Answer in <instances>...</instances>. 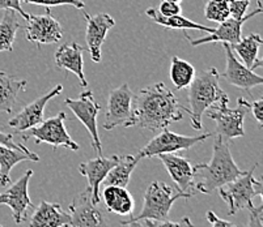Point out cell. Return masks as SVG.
Listing matches in <instances>:
<instances>
[{
  "instance_id": "6da1fadb",
  "label": "cell",
  "mask_w": 263,
  "mask_h": 227,
  "mask_svg": "<svg viewBox=\"0 0 263 227\" xmlns=\"http://www.w3.org/2000/svg\"><path fill=\"white\" fill-rule=\"evenodd\" d=\"M182 119L181 104L164 82H156L134 95V124L160 132Z\"/></svg>"
},
{
  "instance_id": "7a4b0ae2",
  "label": "cell",
  "mask_w": 263,
  "mask_h": 227,
  "mask_svg": "<svg viewBox=\"0 0 263 227\" xmlns=\"http://www.w3.org/2000/svg\"><path fill=\"white\" fill-rule=\"evenodd\" d=\"M193 190L210 195L224 184L237 179L245 171L236 164L231 153V142L215 136L214 152L209 163L193 167Z\"/></svg>"
},
{
  "instance_id": "3957f363",
  "label": "cell",
  "mask_w": 263,
  "mask_h": 227,
  "mask_svg": "<svg viewBox=\"0 0 263 227\" xmlns=\"http://www.w3.org/2000/svg\"><path fill=\"white\" fill-rule=\"evenodd\" d=\"M220 73L216 68H209L200 75H195L194 80L189 85V105L186 109L181 105V109L189 112L191 126L195 131H202V118L205 110L220 102L229 101L228 95L220 88Z\"/></svg>"
},
{
  "instance_id": "277c9868",
  "label": "cell",
  "mask_w": 263,
  "mask_h": 227,
  "mask_svg": "<svg viewBox=\"0 0 263 227\" xmlns=\"http://www.w3.org/2000/svg\"><path fill=\"white\" fill-rule=\"evenodd\" d=\"M193 192H181L174 190L164 181H154L148 185L144 193V204L139 214H131L127 221H121L122 223L134 221H144V219H154L161 221L166 219L169 216L172 207L178 198H190Z\"/></svg>"
},
{
  "instance_id": "5b68a950",
  "label": "cell",
  "mask_w": 263,
  "mask_h": 227,
  "mask_svg": "<svg viewBox=\"0 0 263 227\" xmlns=\"http://www.w3.org/2000/svg\"><path fill=\"white\" fill-rule=\"evenodd\" d=\"M229 101L220 102L205 110V115L216 123L214 136L231 142L233 138L243 137V120L249 112V102L245 98H238L236 109H229Z\"/></svg>"
},
{
  "instance_id": "8992f818",
  "label": "cell",
  "mask_w": 263,
  "mask_h": 227,
  "mask_svg": "<svg viewBox=\"0 0 263 227\" xmlns=\"http://www.w3.org/2000/svg\"><path fill=\"white\" fill-rule=\"evenodd\" d=\"M255 169H257V164L253 166V169L245 171L237 179L224 184L223 187L217 188L219 196L229 207V216H234L238 210L245 209L249 205H252L253 198L255 196H262V181L254 178Z\"/></svg>"
},
{
  "instance_id": "52a82bcc",
  "label": "cell",
  "mask_w": 263,
  "mask_h": 227,
  "mask_svg": "<svg viewBox=\"0 0 263 227\" xmlns=\"http://www.w3.org/2000/svg\"><path fill=\"white\" fill-rule=\"evenodd\" d=\"M214 132H207L198 136H183L174 133L169 130H162L149 140L138 153V157L142 158H154L164 153H177L179 150H187L197 144L204 142L207 138L212 137Z\"/></svg>"
},
{
  "instance_id": "ba28073f",
  "label": "cell",
  "mask_w": 263,
  "mask_h": 227,
  "mask_svg": "<svg viewBox=\"0 0 263 227\" xmlns=\"http://www.w3.org/2000/svg\"><path fill=\"white\" fill-rule=\"evenodd\" d=\"M134 124V93L128 84H123L109 93L104 130L111 131L116 127H133Z\"/></svg>"
},
{
  "instance_id": "9c48e42d",
  "label": "cell",
  "mask_w": 263,
  "mask_h": 227,
  "mask_svg": "<svg viewBox=\"0 0 263 227\" xmlns=\"http://www.w3.org/2000/svg\"><path fill=\"white\" fill-rule=\"evenodd\" d=\"M66 119L67 115L64 112H59L58 115L45 119L38 126L28 130L29 133L24 135L23 140L34 138L35 144H41V142L50 144L54 148V150L58 149L59 147H64L67 149L76 152L80 147H79V144H76L67 132L66 126H64Z\"/></svg>"
},
{
  "instance_id": "30bf717a",
  "label": "cell",
  "mask_w": 263,
  "mask_h": 227,
  "mask_svg": "<svg viewBox=\"0 0 263 227\" xmlns=\"http://www.w3.org/2000/svg\"><path fill=\"white\" fill-rule=\"evenodd\" d=\"M64 104L68 106V109H71L76 118L87 128L92 137L93 150L96 152L97 157H101L102 144L100 140L99 130H97V115H99L101 107L96 102L93 93L90 90H84L83 93H80L78 99L66 98Z\"/></svg>"
},
{
  "instance_id": "8fae6325",
  "label": "cell",
  "mask_w": 263,
  "mask_h": 227,
  "mask_svg": "<svg viewBox=\"0 0 263 227\" xmlns=\"http://www.w3.org/2000/svg\"><path fill=\"white\" fill-rule=\"evenodd\" d=\"M68 209L70 227H107V217L99 204L93 202L90 187L76 195Z\"/></svg>"
},
{
  "instance_id": "7c38bea8",
  "label": "cell",
  "mask_w": 263,
  "mask_h": 227,
  "mask_svg": "<svg viewBox=\"0 0 263 227\" xmlns=\"http://www.w3.org/2000/svg\"><path fill=\"white\" fill-rule=\"evenodd\" d=\"M33 176L32 170H26L23 176L17 181L12 184L6 192L0 193V205H7L11 208L12 216L17 224L23 223L28 219V212L34 209L28 192L30 178Z\"/></svg>"
},
{
  "instance_id": "4fadbf2b",
  "label": "cell",
  "mask_w": 263,
  "mask_h": 227,
  "mask_svg": "<svg viewBox=\"0 0 263 227\" xmlns=\"http://www.w3.org/2000/svg\"><path fill=\"white\" fill-rule=\"evenodd\" d=\"M24 30L26 39L38 46L58 44L63 38V29L59 21L50 15V8L46 9L45 15H29Z\"/></svg>"
},
{
  "instance_id": "5bb4252c",
  "label": "cell",
  "mask_w": 263,
  "mask_h": 227,
  "mask_svg": "<svg viewBox=\"0 0 263 227\" xmlns=\"http://www.w3.org/2000/svg\"><path fill=\"white\" fill-rule=\"evenodd\" d=\"M262 13V3L260 0H258L257 3V9L249 13V15H245L240 20H236L233 17H228L227 20H224L223 23H220L219 28L217 29H214V32L209 33L204 37L199 38V39H191V38L187 37L185 32H183V35H185L186 39L190 42L191 46H200V45L210 44V42H223V44L228 45H234L237 44L238 40L241 39V32H242V26L249 18L254 17V16Z\"/></svg>"
},
{
  "instance_id": "9a60e30c",
  "label": "cell",
  "mask_w": 263,
  "mask_h": 227,
  "mask_svg": "<svg viewBox=\"0 0 263 227\" xmlns=\"http://www.w3.org/2000/svg\"><path fill=\"white\" fill-rule=\"evenodd\" d=\"M63 90L62 85H57L54 89L50 90L47 94L42 95V97L37 98L35 101L30 102L29 105H26L18 111L11 120L8 121L9 128L13 130L15 133H23L25 131L30 130L33 127L38 126L41 121L44 120V112L45 107L51 101L52 98L58 97Z\"/></svg>"
},
{
  "instance_id": "2e32d148",
  "label": "cell",
  "mask_w": 263,
  "mask_h": 227,
  "mask_svg": "<svg viewBox=\"0 0 263 227\" xmlns=\"http://www.w3.org/2000/svg\"><path fill=\"white\" fill-rule=\"evenodd\" d=\"M224 51H226L227 56V67L220 77H223L224 80L228 81L231 85L238 88V89H243L246 92H250L252 88L259 87L263 84V77L259 75L254 73V71L249 69L243 63H241L236 56H234L233 51H232L231 46L228 44H223Z\"/></svg>"
},
{
  "instance_id": "e0dca14e",
  "label": "cell",
  "mask_w": 263,
  "mask_h": 227,
  "mask_svg": "<svg viewBox=\"0 0 263 227\" xmlns=\"http://www.w3.org/2000/svg\"><path fill=\"white\" fill-rule=\"evenodd\" d=\"M87 21V30H85V42H87L88 51L90 52V58L95 63L101 61V49L105 42L109 30L116 25V20L107 13H99L90 16L84 13Z\"/></svg>"
},
{
  "instance_id": "ac0fdd59",
  "label": "cell",
  "mask_w": 263,
  "mask_h": 227,
  "mask_svg": "<svg viewBox=\"0 0 263 227\" xmlns=\"http://www.w3.org/2000/svg\"><path fill=\"white\" fill-rule=\"evenodd\" d=\"M118 155H110V157H97L95 159L85 161L79 166V171L88 180V187L92 190V198L95 204L100 202V185L106 178L109 171L116 166L118 162Z\"/></svg>"
},
{
  "instance_id": "d6986e66",
  "label": "cell",
  "mask_w": 263,
  "mask_h": 227,
  "mask_svg": "<svg viewBox=\"0 0 263 227\" xmlns=\"http://www.w3.org/2000/svg\"><path fill=\"white\" fill-rule=\"evenodd\" d=\"M83 52H84V47L75 42L62 45L55 54V64L59 69H66L72 72L78 77L81 88H87L88 81L84 75Z\"/></svg>"
},
{
  "instance_id": "ffe728a7",
  "label": "cell",
  "mask_w": 263,
  "mask_h": 227,
  "mask_svg": "<svg viewBox=\"0 0 263 227\" xmlns=\"http://www.w3.org/2000/svg\"><path fill=\"white\" fill-rule=\"evenodd\" d=\"M165 166L172 180L176 183L177 190L181 192H189L193 188V166L182 155L176 153H164L157 155ZM194 193V192H193Z\"/></svg>"
},
{
  "instance_id": "44dd1931",
  "label": "cell",
  "mask_w": 263,
  "mask_h": 227,
  "mask_svg": "<svg viewBox=\"0 0 263 227\" xmlns=\"http://www.w3.org/2000/svg\"><path fill=\"white\" fill-rule=\"evenodd\" d=\"M71 217L59 204L42 201L33 212L29 227H70Z\"/></svg>"
},
{
  "instance_id": "7402d4cb",
  "label": "cell",
  "mask_w": 263,
  "mask_h": 227,
  "mask_svg": "<svg viewBox=\"0 0 263 227\" xmlns=\"http://www.w3.org/2000/svg\"><path fill=\"white\" fill-rule=\"evenodd\" d=\"M105 207L109 212L119 216H131L135 208V201L127 188L118 185H105L102 192Z\"/></svg>"
},
{
  "instance_id": "603a6c76",
  "label": "cell",
  "mask_w": 263,
  "mask_h": 227,
  "mask_svg": "<svg viewBox=\"0 0 263 227\" xmlns=\"http://www.w3.org/2000/svg\"><path fill=\"white\" fill-rule=\"evenodd\" d=\"M229 46L249 69L254 71L255 68H260L263 66V61L258 58L259 47L262 46V38L257 33L249 34L245 38L241 37L237 44L229 45Z\"/></svg>"
},
{
  "instance_id": "cb8c5ba5",
  "label": "cell",
  "mask_w": 263,
  "mask_h": 227,
  "mask_svg": "<svg viewBox=\"0 0 263 227\" xmlns=\"http://www.w3.org/2000/svg\"><path fill=\"white\" fill-rule=\"evenodd\" d=\"M25 80H17L13 76L0 71V111L11 114L17 104V95L26 87Z\"/></svg>"
},
{
  "instance_id": "d4e9b609",
  "label": "cell",
  "mask_w": 263,
  "mask_h": 227,
  "mask_svg": "<svg viewBox=\"0 0 263 227\" xmlns=\"http://www.w3.org/2000/svg\"><path fill=\"white\" fill-rule=\"evenodd\" d=\"M139 161L140 158L138 157V154L122 155L118 158L116 166L110 170L102 183H105V185H118V187L127 188L131 174H133Z\"/></svg>"
},
{
  "instance_id": "484cf974",
  "label": "cell",
  "mask_w": 263,
  "mask_h": 227,
  "mask_svg": "<svg viewBox=\"0 0 263 227\" xmlns=\"http://www.w3.org/2000/svg\"><path fill=\"white\" fill-rule=\"evenodd\" d=\"M145 15L151 18V20L156 23L157 25L168 28V29H178V30H186V29H193V30H200V32L209 33L214 32V28L210 26H204L202 24L194 23V21L189 20V18L183 17V16H171V17H165V16L160 15L157 8H148L145 11Z\"/></svg>"
},
{
  "instance_id": "4316f807",
  "label": "cell",
  "mask_w": 263,
  "mask_h": 227,
  "mask_svg": "<svg viewBox=\"0 0 263 227\" xmlns=\"http://www.w3.org/2000/svg\"><path fill=\"white\" fill-rule=\"evenodd\" d=\"M24 161L37 162L32 155L0 144V185L2 187H7L11 183V176H9L11 170Z\"/></svg>"
},
{
  "instance_id": "83f0119b",
  "label": "cell",
  "mask_w": 263,
  "mask_h": 227,
  "mask_svg": "<svg viewBox=\"0 0 263 227\" xmlns=\"http://www.w3.org/2000/svg\"><path fill=\"white\" fill-rule=\"evenodd\" d=\"M20 26L16 12L6 9L3 17L0 20V52L13 50L16 34Z\"/></svg>"
},
{
  "instance_id": "f1b7e54d",
  "label": "cell",
  "mask_w": 263,
  "mask_h": 227,
  "mask_svg": "<svg viewBox=\"0 0 263 227\" xmlns=\"http://www.w3.org/2000/svg\"><path fill=\"white\" fill-rule=\"evenodd\" d=\"M169 76H171L174 88L178 90H183L190 85L191 81L195 77V68L189 61L183 60L178 56H173L171 61Z\"/></svg>"
},
{
  "instance_id": "f546056e",
  "label": "cell",
  "mask_w": 263,
  "mask_h": 227,
  "mask_svg": "<svg viewBox=\"0 0 263 227\" xmlns=\"http://www.w3.org/2000/svg\"><path fill=\"white\" fill-rule=\"evenodd\" d=\"M204 17L212 23H223L228 17L229 8L227 0H209V3L204 7Z\"/></svg>"
},
{
  "instance_id": "4dcf8cb0",
  "label": "cell",
  "mask_w": 263,
  "mask_h": 227,
  "mask_svg": "<svg viewBox=\"0 0 263 227\" xmlns=\"http://www.w3.org/2000/svg\"><path fill=\"white\" fill-rule=\"evenodd\" d=\"M34 4V6H44L46 8L58 6H71L78 9H83L85 7L84 2L81 0H21V4Z\"/></svg>"
},
{
  "instance_id": "1f68e13d",
  "label": "cell",
  "mask_w": 263,
  "mask_h": 227,
  "mask_svg": "<svg viewBox=\"0 0 263 227\" xmlns=\"http://www.w3.org/2000/svg\"><path fill=\"white\" fill-rule=\"evenodd\" d=\"M145 227H194V223L189 217H183L179 221L172 222L166 221V219H161V221H154V219H144Z\"/></svg>"
},
{
  "instance_id": "d6a6232c",
  "label": "cell",
  "mask_w": 263,
  "mask_h": 227,
  "mask_svg": "<svg viewBox=\"0 0 263 227\" xmlns=\"http://www.w3.org/2000/svg\"><path fill=\"white\" fill-rule=\"evenodd\" d=\"M227 2H228L229 15L236 20H240L246 15L250 4V0H227Z\"/></svg>"
},
{
  "instance_id": "836d02e7",
  "label": "cell",
  "mask_w": 263,
  "mask_h": 227,
  "mask_svg": "<svg viewBox=\"0 0 263 227\" xmlns=\"http://www.w3.org/2000/svg\"><path fill=\"white\" fill-rule=\"evenodd\" d=\"M246 209L249 210L248 223L243 227H263V205H249Z\"/></svg>"
},
{
  "instance_id": "e575fe53",
  "label": "cell",
  "mask_w": 263,
  "mask_h": 227,
  "mask_svg": "<svg viewBox=\"0 0 263 227\" xmlns=\"http://www.w3.org/2000/svg\"><path fill=\"white\" fill-rule=\"evenodd\" d=\"M0 144L6 145V147H8V148H12V149L21 150V152L26 153V154L32 155L33 158H34L37 162L40 161V157H38L35 153L30 152V150L28 149L26 147H24L23 144H17V142H15V141H13V137H12V135H9V133H4L0 131Z\"/></svg>"
},
{
  "instance_id": "d590c367",
  "label": "cell",
  "mask_w": 263,
  "mask_h": 227,
  "mask_svg": "<svg viewBox=\"0 0 263 227\" xmlns=\"http://www.w3.org/2000/svg\"><path fill=\"white\" fill-rule=\"evenodd\" d=\"M160 15L165 16V17H171V16H178L182 13V8L181 4L178 3H169V2H162L157 8Z\"/></svg>"
},
{
  "instance_id": "8d00e7d4",
  "label": "cell",
  "mask_w": 263,
  "mask_h": 227,
  "mask_svg": "<svg viewBox=\"0 0 263 227\" xmlns=\"http://www.w3.org/2000/svg\"><path fill=\"white\" fill-rule=\"evenodd\" d=\"M0 9H3V11L11 9V11H15L16 13L23 16L25 20L29 18V13H26L21 7V0H0Z\"/></svg>"
},
{
  "instance_id": "74e56055",
  "label": "cell",
  "mask_w": 263,
  "mask_h": 227,
  "mask_svg": "<svg viewBox=\"0 0 263 227\" xmlns=\"http://www.w3.org/2000/svg\"><path fill=\"white\" fill-rule=\"evenodd\" d=\"M249 110L253 112V116L255 118L259 127L263 124V98H259L257 101H253V104H249Z\"/></svg>"
},
{
  "instance_id": "f35d334b",
  "label": "cell",
  "mask_w": 263,
  "mask_h": 227,
  "mask_svg": "<svg viewBox=\"0 0 263 227\" xmlns=\"http://www.w3.org/2000/svg\"><path fill=\"white\" fill-rule=\"evenodd\" d=\"M205 217H207V221L211 223L212 227H237V226H234L233 223H231V222L226 221V219L219 218V217L212 212V210H209L207 214H205Z\"/></svg>"
},
{
  "instance_id": "ab89813d",
  "label": "cell",
  "mask_w": 263,
  "mask_h": 227,
  "mask_svg": "<svg viewBox=\"0 0 263 227\" xmlns=\"http://www.w3.org/2000/svg\"><path fill=\"white\" fill-rule=\"evenodd\" d=\"M119 223H121L122 226H124V227H145L144 222H143V221L127 222V223H122V222H119Z\"/></svg>"
},
{
  "instance_id": "60d3db41",
  "label": "cell",
  "mask_w": 263,
  "mask_h": 227,
  "mask_svg": "<svg viewBox=\"0 0 263 227\" xmlns=\"http://www.w3.org/2000/svg\"><path fill=\"white\" fill-rule=\"evenodd\" d=\"M162 2H169V3H178V4H181V2H182V0H162Z\"/></svg>"
},
{
  "instance_id": "b9f144b4",
  "label": "cell",
  "mask_w": 263,
  "mask_h": 227,
  "mask_svg": "<svg viewBox=\"0 0 263 227\" xmlns=\"http://www.w3.org/2000/svg\"><path fill=\"white\" fill-rule=\"evenodd\" d=\"M0 227H3V226H2V224H0Z\"/></svg>"
}]
</instances>
